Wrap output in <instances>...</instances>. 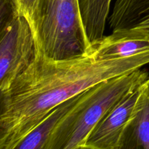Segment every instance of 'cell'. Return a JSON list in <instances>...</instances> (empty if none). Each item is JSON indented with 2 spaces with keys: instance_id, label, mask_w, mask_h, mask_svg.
Masks as SVG:
<instances>
[{
  "instance_id": "obj_1",
  "label": "cell",
  "mask_w": 149,
  "mask_h": 149,
  "mask_svg": "<svg viewBox=\"0 0 149 149\" xmlns=\"http://www.w3.org/2000/svg\"><path fill=\"white\" fill-rule=\"evenodd\" d=\"M148 63L149 52L106 60L90 53L56 61L38 49L29 68L1 93L0 149H13L64 102Z\"/></svg>"
},
{
  "instance_id": "obj_2",
  "label": "cell",
  "mask_w": 149,
  "mask_h": 149,
  "mask_svg": "<svg viewBox=\"0 0 149 149\" xmlns=\"http://www.w3.org/2000/svg\"><path fill=\"white\" fill-rule=\"evenodd\" d=\"M148 77L147 71L140 68L86 90L81 100L57 124L45 149H75L85 146L91 131L109 109Z\"/></svg>"
},
{
  "instance_id": "obj_3",
  "label": "cell",
  "mask_w": 149,
  "mask_h": 149,
  "mask_svg": "<svg viewBox=\"0 0 149 149\" xmlns=\"http://www.w3.org/2000/svg\"><path fill=\"white\" fill-rule=\"evenodd\" d=\"M38 49L52 60L90 55L79 0H39L32 25Z\"/></svg>"
},
{
  "instance_id": "obj_4",
  "label": "cell",
  "mask_w": 149,
  "mask_h": 149,
  "mask_svg": "<svg viewBox=\"0 0 149 149\" xmlns=\"http://www.w3.org/2000/svg\"><path fill=\"white\" fill-rule=\"evenodd\" d=\"M38 52L29 20L15 10L0 19V93L29 68Z\"/></svg>"
},
{
  "instance_id": "obj_5",
  "label": "cell",
  "mask_w": 149,
  "mask_h": 149,
  "mask_svg": "<svg viewBox=\"0 0 149 149\" xmlns=\"http://www.w3.org/2000/svg\"><path fill=\"white\" fill-rule=\"evenodd\" d=\"M144 84L127 93L109 109L91 131L85 146L92 149L117 148L122 132L135 113Z\"/></svg>"
},
{
  "instance_id": "obj_6",
  "label": "cell",
  "mask_w": 149,
  "mask_h": 149,
  "mask_svg": "<svg viewBox=\"0 0 149 149\" xmlns=\"http://www.w3.org/2000/svg\"><path fill=\"white\" fill-rule=\"evenodd\" d=\"M149 52V37L129 30L112 31L93 45L91 52L98 59H116Z\"/></svg>"
},
{
  "instance_id": "obj_7",
  "label": "cell",
  "mask_w": 149,
  "mask_h": 149,
  "mask_svg": "<svg viewBox=\"0 0 149 149\" xmlns=\"http://www.w3.org/2000/svg\"><path fill=\"white\" fill-rule=\"evenodd\" d=\"M108 20L112 31L129 30L149 37V0H116Z\"/></svg>"
},
{
  "instance_id": "obj_8",
  "label": "cell",
  "mask_w": 149,
  "mask_h": 149,
  "mask_svg": "<svg viewBox=\"0 0 149 149\" xmlns=\"http://www.w3.org/2000/svg\"><path fill=\"white\" fill-rule=\"evenodd\" d=\"M116 149H149V91L145 84L135 113L122 132Z\"/></svg>"
},
{
  "instance_id": "obj_9",
  "label": "cell",
  "mask_w": 149,
  "mask_h": 149,
  "mask_svg": "<svg viewBox=\"0 0 149 149\" xmlns=\"http://www.w3.org/2000/svg\"><path fill=\"white\" fill-rule=\"evenodd\" d=\"M84 94V92L55 108L13 149H45L57 124L81 100Z\"/></svg>"
},
{
  "instance_id": "obj_10",
  "label": "cell",
  "mask_w": 149,
  "mask_h": 149,
  "mask_svg": "<svg viewBox=\"0 0 149 149\" xmlns=\"http://www.w3.org/2000/svg\"><path fill=\"white\" fill-rule=\"evenodd\" d=\"M112 0H79L84 29L91 46L103 38Z\"/></svg>"
},
{
  "instance_id": "obj_11",
  "label": "cell",
  "mask_w": 149,
  "mask_h": 149,
  "mask_svg": "<svg viewBox=\"0 0 149 149\" xmlns=\"http://www.w3.org/2000/svg\"><path fill=\"white\" fill-rule=\"evenodd\" d=\"M38 1L39 0H14L18 12L29 20L31 27Z\"/></svg>"
},
{
  "instance_id": "obj_12",
  "label": "cell",
  "mask_w": 149,
  "mask_h": 149,
  "mask_svg": "<svg viewBox=\"0 0 149 149\" xmlns=\"http://www.w3.org/2000/svg\"><path fill=\"white\" fill-rule=\"evenodd\" d=\"M75 149H92V148H90V147L87 146H78Z\"/></svg>"
},
{
  "instance_id": "obj_13",
  "label": "cell",
  "mask_w": 149,
  "mask_h": 149,
  "mask_svg": "<svg viewBox=\"0 0 149 149\" xmlns=\"http://www.w3.org/2000/svg\"><path fill=\"white\" fill-rule=\"evenodd\" d=\"M145 84H146V86L147 88H148V91H149V77L148 78V79H147L146 81Z\"/></svg>"
}]
</instances>
